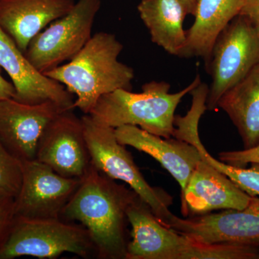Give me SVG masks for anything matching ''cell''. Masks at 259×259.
I'll use <instances>...</instances> for the list:
<instances>
[{
	"instance_id": "cell-1",
	"label": "cell",
	"mask_w": 259,
	"mask_h": 259,
	"mask_svg": "<svg viewBox=\"0 0 259 259\" xmlns=\"http://www.w3.org/2000/svg\"><path fill=\"white\" fill-rule=\"evenodd\" d=\"M137 195L92 165L60 218L88 230L97 258L126 259L127 209Z\"/></svg>"
},
{
	"instance_id": "cell-2",
	"label": "cell",
	"mask_w": 259,
	"mask_h": 259,
	"mask_svg": "<svg viewBox=\"0 0 259 259\" xmlns=\"http://www.w3.org/2000/svg\"><path fill=\"white\" fill-rule=\"evenodd\" d=\"M122 49L114 34L99 32L67 64L44 74L74 94V108L90 115L103 95L120 89L131 90L134 71L118 61Z\"/></svg>"
},
{
	"instance_id": "cell-3",
	"label": "cell",
	"mask_w": 259,
	"mask_h": 259,
	"mask_svg": "<svg viewBox=\"0 0 259 259\" xmlns=\"http://www.w3.org/2000/svg\"><path fill=\"white\" fill-rule=\"evenodd\" d=\"M201 83L199 75L188 87L170 93L166 81L144 83L142 93L117 90L100 97L90 114L97 122L116 128L135 125L165 139L173 137L175 110L181 100Z\"/></svg>"
},
{
	"instance_id": "cell-4",
	"label": "cell",
	"mask_w": 259,
	"mask_h": 259,
	"mask_svg": "<svg viewBox=\"0 0 259 259\" xmlns=\"http://www.w3.org/2000/svg\"><path fill=\"white\" fill-rule=\"evenodd\" d=\"M64 253H74L83 258H97L91 236L82 225L61 218L16 217L0 250V259L20 256L53 259Z\"/></svg>"
},
{
	"instance_id": "cell-5",
	"label": "cell",
	"mask_w": 259,
	"mask_h": 259,
	"mask_svg": "<svg viewBox=\"0 0 259 259\" xmlns=\"http://www.w3.org/2000/svg\"><path fill=\"white\" fill-rule=\"evenodd\" d=\"M81 120L92 165L112 180L127 184L165 226L173 214L168 209L172 204L171 196L151 187L145 180L132 155L117 141L115 128L97 122L90 115L82 116Z\"/></svg>"
},
{
	"instance_id": "cell-6",
	"label": "cell",
	"mask_w": 259,
	"mask_h": 259,
	"mask_svg": "<svg viewBox=\"0 0 259 259\" xmlns=\"http://www.w3.org/2000/svg\"><path fill=\"white\" fill-rule=\"evenodd\" d=\"M258 63L259 32L246 18L238 15L218 35L206 64L212 76L207 110L215 109L223 94Z\"/></svg>"
},
{
	"instance_id": "cell-7",
	"label": "cell",
	"mask_w": 259,
	"mask_h": 259,
	"mask_svg": "<svg viewBox=\"0 0 259 259\" xmlns=\"http://www.w3.org/2000/svg\"><path fill=\"white\" fill-rule=\"evenodd\" d=\"M101 0H77L67 14L54 20L29 44L25 55L44 73L70 61L88 44Z\"/></svg>"
},
{
	"instance_id": "cell-8",
	"label": "cell",
	"mask_w": 259,
	"mask_h": 259,
	"mask_svg": "<svg viewBox=\"0 0 259 259\" xmlns=\"http://www.w3.org/2000/svg\"><path fill=\"white\" fill-rule=\"evenodd\" d=\"M165 226L200 243H228L259 248V197L242 209L181 218L172 214Z\"/></svg>"
},
{
	"instance_id": "cell-9",
	"label": "cell",
	"mask_w": 259,
	"mask_h": 259,
	"mask_svg": "<svg viewBox=\"0 0 259 259\" xmlns=\"http://www.w3.org/2000/svg\"><path fill=\"white\" fill-rule=\"evenodd\" d=\"M23 180L15 199V217L60 218L81 179L61 176L36 159L22 162Z\"/></svg>"
},
{
	"instance_id": "cell-10",
	"label": "cell",
	"mask_w": 259,
	"mask_h": 259,
	"mask_svg": "<svg viewBox=\"0 0 259 259\" xmlns=\"http://www.w3.org/2000/svg\"><path fill=\"white\" fill-rule=\"evenodd\" d=\"M67 110L48 124L39 139L35 159L61 176L81 179L92 166L81 117Z\"/></svg>"
},
{
	"instance_id": "cell-11",
	"label": "cell",
	"mask_w": 259,
	"mask_h": 259,
	"mask_svg": "<svg viewBox=\"0 0 259 259\" xmlns=\"http://www.w3.org/2000/svg\"><path fill=\"white\" fill-rule=\"evenodd\" d=\"M64 110L54 102L28 105L13 98L0 100V142L20 161L35 159L44 129Z\"/></svg>"
},
{
	"instance_id": "cell-12",
	"label": "cell",
	"mask_w": 259,
	"mask_h": 259,
	"mask_svg": "<svg viewBox=\"0 0 259 259\" xmlns=\"http://www.w3.org/2000/svg\"><path fill=\"white\" fill-rule=\"evenodd\" d=\"M131 226L126 259H185L196 241L162 224L139 195L127 209Z\"/></svg>"
},
{
	"instance_id": "cell-13",
	"label": "cell",
	"mask_w": 259,
	"mask_h": 259,
	"mask_svg": "<svg viewBox=\"0 0 259 259\" xmlns=\"http://www.w3.org/2000/svg\"><path fill=\"white\" fill-rule=\"evenodd\" d=\"M0 66L11 79L15 90L13 99L17 101L28 105L54 102L66 110H74L72 94L40 72L1 27Z\"/></svg>"
},
{
	"instance_id": "cell-14",
	"label": "cell",
	"mask_w": 259,
	"mask_h": 259,
	"mask_svg": "<svg viewBox=\"0 0 259 259\" xmlns=\"http://www.w3.org/2000/svg\"><path fill=\"white\" fill-rule=\"evenodd\" d=\"M202 158V157H201ZM251 197L204 160L198 162L182 195L184 217L214 210L242 209Z\"/></svg>"
},
{
	"instance_id": "cell-15",
	"label": "cell",
	"mask_w": 259,
	"mask_h": 259,
	"mask_svg": "<svg viewBox=\"0 0 259 259\" xmlns=\"http://www.w3.org/2000/svg\"><path fill=\"white\" fill-rule=\"evenodd\" d=\"M115 134L120 144L132 146L159 162L178 182L184 194L192 171L202 159L195 146L182 140L150 134L135 125L116 127Z\"/></svg>"
},
{
	"instance_id": "cell-16",
	"label": "cell",
	"mask_w": 259,
	"mask_h": 259,
	"mask_svg": "<svg viewBox=\"0 0 259 259\" xmlns=\"http://www.w3.org/2000/svg\"><path fill=\"white\" fill-rule=\"evenodd\" d=\"M74 4V0H0V27L25 54L32 39Z\"/></svg>"
},
{
	"instance_id": "cell-17",
	"label": "cell",
	"mask_w": 259,
	"mask_h": 259,
	"mask_svg": "<svg viewBox=\"0 0 259 259\" xmlns=\"http://www.w3.org/2000/svg\"><path fill=\"white\" fill-rule=\"evenodd\" d=\"M244 0H197L192 26L180 56L204 58L206 64L221 32L239 15Z\"/></svg>"
},
{
	"instance_id": "cell-18",
	"label": "cell",
	"mask_w": 259,
	"mask_h": 259,
	"mask_svg": "<svg viewBox=\"0 0 259 259\" xmlns=\"http://www.w3.org/2000/svg\"><path fill=\"white\" fill-rule=\"evenodd\" d=\"M238 129L244 149L259 145V63L218 102Z\"/></svg>"
},
{
	"instance_id": "cell-19",
	"label": "cell",
	"mask_w": 259,
	"mask_h": 259,
	"mask_svg": "<svg viewBox=\"0 0 259 259\" xmlns=\"http://www.w3.org/2000/svg\"><path fill=\"white\" fill-rule=\"evenodd\" d=\"M138 11L151 40L168 54L180 56L187 41L183 23L188 14L180 0H141Z\"/></svg>"
},
{
	"instance_id": "cell-20",
	"label": "cell",
	"mask_w": 259,
	"mask_h": 259,
	"mask_svg": "<svg viewBox=\"0 0 259 259\" xmlns=\"http://www.w3.org/2000/svg\"><path fill=\"white\" fill-rule=\"evenodd\" d=\"M206 106L200 100L192 101L190 110L185 116H175V131L173 137L193 145L201 157L228 178L250 197H259V163H252L249 168L233 166L212 157L199 139V120L205 112Z\"/></svg>"
},
{
	"instance_id": "cell-21",
	"label": "cell",
	"mask_w": 259,
	"mask_h": 259,
	"mask_svg": "<svg viewBox=\"0 0 259 259\" xmlns=\"http://www.w3.org/2000/svg\"><path fill=\"white\" fill-rule=\"evenodd\" d=\"M23 180V163L0 142V196L16 198Z\"/></svg>"
},
{
	"instance_id": "cell-22",
	"label": "cell",
	"mask_w": 259,
	"mask_h": 259,
	"mask_svg": "<svg viewBox=\"0 0 259 259\" xmlns=\"http://www.w3.org/2000/svg\"><path fill=\"white\" fill-rule=\"evenodd\" d=\"M15 218V199L0 196V250L8 240Z\"/></svg>"
},
{
	"instance_id": "cell-23",
	"label": "cell",
	"mask_w": 259,
	"mask_h": 259,
	"mask_svg": "<svg viewBox=\"0 0 259 259\" xmlns=\"http://www.w3.org/2000/svg\"><path fill=\"white\" fill-rule=\"evenodd\" d=\"M218 158L223 163L245 168L248 163H259V145L242 151H223L218 154Z\"/></svg>"
},
{
	"instance_id": "cell-24",
	"label": "cell",
	"mask_w": 259,
	"mask_h": 259,
	"mask_svg": "<svg viewBox=\"0 0 259 259\" xmlns=\"http://www.w3.org/2000/svg\"><path fill=\"white\" fill-rule=\"evenodd\" d=\"M239 15L246 18L259 32V0H244Z\"/></svg>"
},
{
	"instance_id": "cell-25",
	"label": "cell",
	"mask_w": 259,
	"mask_h": 259,
	"mask_svg": "<svg viewBox=\"0 0 259 259\" xmlns=\"http://www.w3.org/2000/svg\"><path fill=\"white\" fill-rule=\"evenodd\" d=\"M1 71L2 68L0 66V100L13 98L15 94L14 86L12 82L3 77Z\"/></svg>"
},
{
	"instance_id": "cell-26",
	"label": "cell",
	"mask_w": 259,
	"mask_h": 259,
	"mask_svg": "<svg viewBox=\"0 0 259 259\" xmlns=\"http://www.w3.org/2000/svg\"><path fill=\"white\" fill-rule=\"evenodd\" d=\"M180 1L185 6L187 14L194 15L197 0H180Z\"/></svg>"
}]
</instances>
